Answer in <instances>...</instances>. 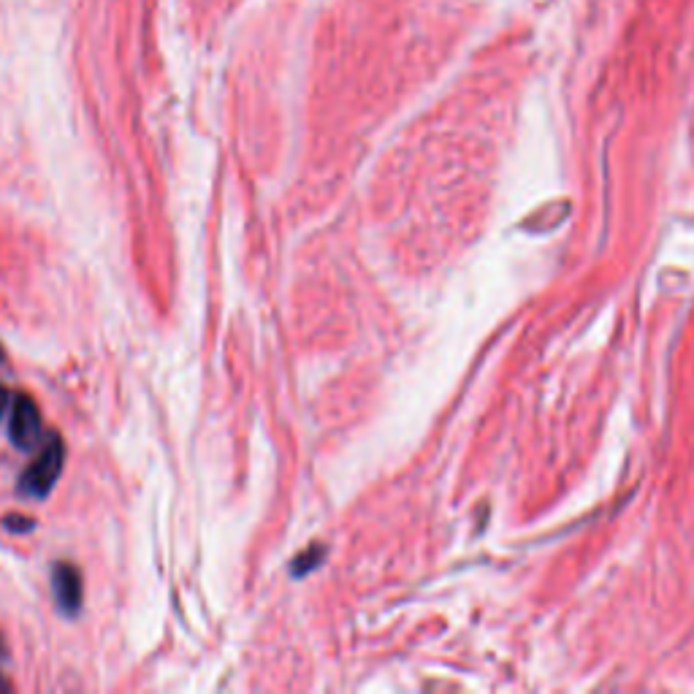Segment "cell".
Masks as SVG:
<instances>
[{
    "instance_id": "obj_6",
    "label": "cell",
    "mask_w": 694,
    "mask_h": 694,
    "mask_svg": "<svg viewBox=\"0 0 694 694\" xmlns=\"http://www.w3.org/2000/svg\"><path fill=\"white\" fill-rule=\"evenodd\" d=\"M11 405V394H9V389H5V385H0V415L5 413V407Z\"/></svg>"
},
{
    "instance_id": "obj_4",
    "label": "cell",
    "mask_w": 694,
    "mask_h": 694,
    "mask_svg": "<svg viewBox=\"0 0 694 694\" xmlns=\"http://www.w3.org/2000/svg\"><path fill=\"white\" fill-rule=\"evenodd\" d=\"M321 554H323V551H321V548H315V545H312V548L306 551L304 556H299V559L293 562L296 576H304L306 570H312V567H317V562H321Z\"/></svg>"
},
{
    "instance_id": "obj_2",
    "label": "cell",
    "mask_w": 694,
    "mask_h": 694,
    "mask_svg": "<svg viewBox=\"0 0 694 694\" xmlns=\"http://www.w3.org/2000/svg\"><path fill=\"white\" fill-rule=\"evenodd\" d=\"M11 442L22 451H33L42 442V413L31 396L20 394L11 400V424H9Z\"/></svg>"
},
{
    "instance_id": "obj_8",
    "label": "cell",
    "mask_w": 694,
    "mask_h": 694,
    "mask_svg": "<svg viewBox=\"0 0 694 694\" xmlns=\"http://www.w3.org/2000/svg\"><path fill=\"white\" fill-rule=\"evenodd\" d=\"M0 361H3V347H0Z\"/></svg>"
},
{
    "instance_id": "obj_3",
    "label": "cell",
    "mask_w": 694,
    "mask_h": 694,
    "mask_svg": "<svg viewBox=\"0 0 694 694\" xmlns=\"http://www.w3.org/2000/svg\"><path fill=\"white\" fill-rule=\"evenodd\" d=\"M53 586L60 611L68 613V616H77L79 608H82V576H79L77 567L60 562L53 572Z\"/></svg>"
},
{
    "instance_id": "obj_1",
    "label": "cell",
    "mask_w": 694,
    "mask_h": 694,
    "mask_svg": "<svg viewBox=\"0 0 694 694\" xmlns=\"http://www.w3.org/2000/svg\"><path fill=\"white\" fill-rule=\"evenodd\" d=\"M62 462H66V448H62V440L58 435H49L47 440H44V448L38 451V456L25 466V472H22L20 491L36 499L47 497V494L55 488V483H58Z\"/></svg>"
},
{
    "instance_id": "obj_7",
    "label": "cell",
    "mask_w": 694,
    "mask_h": 694,
    "mask_svg": "<svg viewBox=\"0 0 694 694\" xmlns=\"http://www.w3.org/2000/svg\"><path fill=\"white\" fill-rule=\"evenodd\" d=\"M0 659H3V640H0ZM0 690H5V684H3V679H0Z\"/></svg>"
},
{
    "instance_id": "obj_5",
    "label": "cell",
    "mask_w": 694,
    "mask_h": 694,
    "mask_svg": "<svg viewBox=\"0 0 694 694\" xmlns=\"http://www.w3.org/2000/svg\"><path fill=\"white\" fill-rule=\"evenodd\" d=\"M5 527L14 529V532H27V529H33V521L22 519V516H11V519H5Z\"/></svg>"
}]
</instances>
